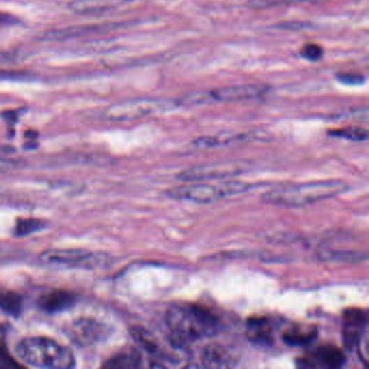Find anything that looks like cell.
Instances as JSON below:
<instances>
[{"label": "cell", "instance_id": "cell-1", "mask_svg": "<svg viewBox=\"0 0 369 369\" xmlns=\"http://www.w3.org/2000/svg\"><path fill=\"white\" fill-rule=\"evenodd\" d=\"M166 325L170 345L186 350L194 343L211 338L223 329L219 316L198 304H178L167 312Z\"/></svg>", "mask_w": 369, "mask_h": 369}, {"label": "cell", "instance_id": "cell-2", "mask_svg": "<svg viewBox=\"0 0 369 369\" xmlns=\"http://www.w3.org/2000/svg\"><path fill=\"white\" fill-rule=\"evenodd\" d=\"M350 186L341 180L307 182L276 188L261 196L263 203L280 207L298 208L319 203L345 193Z\"/></svg>", "mask_w": 369, "mask_h": 369}, {"label": "cell", "instance_id": "cell-3", "mask_svg": "<svg viewBox=\"0 0 369 369\" xmlns=\"http://www.w3.org/2000/svg\"><path fill=\"white\" fill-rule=\"evenodd\" d=\"M20 359L38 368L68 369L75 366V356L66 345L47 337H29L15 347Z\"/></svg>", "mask_w": 369, "mask_h": 369}, {"label": "cell", "instance_id": "cell-4", "mask_svg": "<svg viewBox=\"0 0 369 369\" xmlns=\"http://www.w3.org/2000/svg\"><path fill=\"white\" fill-rule=\"evenodd\" d=\"M250 188V184L243 182L231 181L215 184L198 182L191 186L172 188L167 192V195L176 200L197 204H211L229 196L245 193Z\"/></svg>", "mask_w": 369, "mask_h": 369}, {"label": "cell", "instance_id": "cell-5", "mask_svg": "<svg viewBox=\"0 0 369 369\" xmlns=\"http://www.w3.org/2000/svg\"><path fill=\"white\" fill-rule=\"evenodd\" d=\"M172 100L137 99L114 104L104 112V119L110 121H129L146 116L170 111L178 107Z\"/></svg>", "mask_w": 369, "mask_h": 369}, {"label": "cell", "instance_id": "cell-6", "mask_svg": "<svg viewBox=\"0 0 369 369\" xmlns=\"http://www.w3.org/2000/svg\"><path fill=\"white\" fill-rule=\"evenodd\" d=\"M41 260L48 264L68 266V268H103L110 263V257L103 253H91L84 249H50L41 255Z\"/></svg>", "mask_w": 369, "mask_h": 369}, {"label": "cell", "instance_id": "cell-7", "mask_svg": "<svg viewBox=\"0 0 369 369\" xmlns=\"http://www.w3.org/2000/svg\"><path fill=\"white\" fill-rule=\"evenodd\" d=\"M264 87L257 85L233 86L209 92H194L181 100L182 104H203L209 102H239L256 99L264 93Z\"/></svg>", "mask_w": 369, "mask_h": 369}, {"label": "cell", "instance_id": "cell-8", "mask_svg": "<svg viewBox=\"0 0 369 369\" xmlns=\"http://www.w3.org/2000/svg\"><path fill=\"white\" fill-rule=\"evenodd\" d=\"M249 167L241 163H219L202 165L183 170L178 174L179 180L184 182H205L221 179L233 178L245 174Z\"/></svg>", "mask_w": 369, "mask_h": 369}, {"label": "cell", "instance_id": "cell-9", "mask_svg": "<svg viewBox=\"0 0 369 369\" xmlns=\"http://www.w3.org/2000/svg\"><path fill=\"white\" fill-rule=\"evenodd\" d=\"M66 335L75 345L88 347L103 340L107 335V329L97 319L85 317L70 323L66 329Z\"/></svg>", "mask_w": 369, "mask_h": 369}, {"label": "cell", "instance_id": "cell-10", "mask_svg": "<svg viewBox=\"0 0 369 369\" xmlns=\"http://www.w3.org/2000/svg\"><path fill=\"white\" fill-rule=\"evenodd\" d=\"M368 316L361 309H349L343 314L342 340L347 349L359 347L363 341V333L366 329Z\"/></svg>", "mask_w": 369, "mask_h": 369}, {"label": "cell", "instance_id": "cell-11", "mask_svg": "<svg viewBox=\"0 0 369 369\" xmlns=\"http://www.w3.org/2000/svg\"><path fill=\"white\" fill-rule=\"evenodd\" d=\"M345 363V355L340 349L333 345H323L316 347L307 355L299 360V366L323 367V368H339L342 367Z\"/></svg>", "mask_w": 369, "mask_h": 369}, {"label": "cell", "instance_id": "cell-12", "mask_svg": "<svg viewBox=\"0 0 369 369\" xmlns=\"http://www.w3.org/2000/svg\"><path fill=\"white\" fill-rule=\"evenodd\" d=\"M121 23H103V24L86 25V27H70L64 29H51L44 33L43 39L48 41H61L66 39L77 38L88 34L103 33L119 29Z\"/></svg>", "mask_w": 369, "mask_h": 369}, {"label": "cell", "instance_id": "cell-13", "mask_svg": "<svg viewBox=\"0 0 369 369\" xmlns=\"http://www.w3.org/2000/svg\"><path fill=\"white\" fill-rule=\"evenodd\" d=\"M247 336L249 340L257 345H270L274 342L276 324L274 319L266 316L251 317L247 321Z\"/></svg>", "mask_w": 369, "mask_h": 369}, {"label": "cell", "instance_id": "cell-14", "mask_svg": "<svg viewBox=\"0 0 369 369\" xmlns=\"http://www.w3.org/2000/svg\"><path fill=\"white\" fill-rule=\"evenodd\" d=\"M76 303V296L66 290H54L45 294L39 299V307L47 313H59L66 311Z\"/></svg>", "mask_w": 369, "mask_h": 369}, {"label": "cell", "instance_id": "cell-15", "mask_svg": "<svg viewBox=\"0 0 369 369\" xmlns=\"http://www.w3.org/2000/svg\"><path fill=\"white\" fill-rule=\"evenodd\" d=\"M127 0H73L70 11L77 15H101L123 5Z\"/></svg>", "mask_w": 369, "mask_h": 369}, {"label": "cell", "instance_id": "cell-16", "mask_svg": "<svg viewBox=\"0 0 369 369\" xmlns=\"http://www.w3.org/2000/svg\"><path fill=\"white\" fill-rule=\"evenodd\" d=\"M200 359L206 367H213V368L233 367L236 364L234 355L221 345H207L204 347Z\"/></svg>", "mask_w": 369, "mask_h": 369}, {"label": "cell", "instance_id": "cell-17", "mask_svg": "<svg viewBox=\"0 0 369 369\" xmlns=\"http://www.w3.org/2000/svg\"><path fill=\"white\" fill-rule=\"evenodd\" d=\"M317 337V329L309 326H290L283 333L282 339L292 347H304L313 342Z\"/></svg>", "mask_w": 369, "mask_h": 369}, {"label": "cell", "instance_id": "cell-18", "mask_svg": "<svg viewBox=\"0 0 369 369\" xmlns=\"http://www.w3.org/2000/svg\"><path fill=\"white\" fill-rule=\"evenodd\" d=\"M142 365V356L137 350L127 351L112 357L104 367L107 368H138Z\"/></svg>", "mask_w": 369, "mask_h": 369}, {"label": "cell", "instance_id": "cell-19", "mask_svg": "<svg viewBox=\"0 0 369 369\" xmlns=\"http://www.w3.org/2000/svg\"><path fill=\"white\" fill-rule=\"evenodd\" d=\"M0 309L9 315L17 317L23 311V299L15 292H0Z\"/></svg>", "mask_w": 369, "mask_h": 369}, {"label": "cell", "instance_id": "cell-20", "mask_svg": "<svg viewBox=\"0 0 369 369\" xmlns=\"http://www.w3.org/2000/svg\"><path fill=\"white\" fill-rule=\"evenodd\" d=\"M133 337L141 347L151 354L160 355V345H157L156 341L153 338V336L150 333L142 329H133Z\"/></svg>", "mask_w": 369, "mask_h": 369}, {"label": "cell", "instance_id": "cell-21", "mask_svg": "<svg viewBox=\"0 0 369 369\" xmlns=\"http://www.w3.org/2000/svg\"><path fill=\"white\" fill-rule=\"evenodd\" d=\"M331 137L347 139L351 141H365L368 139V131L362 127H347V128L335 129L329 131Z\"/></svg>", "mask_w": 369, "mask_h": 369}, {"label": "cell", "instance_id": "cell-22", "mask_svg": "<svg viewBox=\"0 0 369 369\" xmlns=\"http://www.w3.org/2000/svg\"><path fill=\"white\" fill-rule=\"evenodd\" d=\"M44 221H41V220L31 219V218L19 219L15 227V234L17 237L27 236V235L31 234V233L44 229Z\"/></svg>", "mask_w": 369, "mask_h": 369}, {"label": "cell", "instance_id": "cell-23", "mask_svg": "<svg viewBox=\"0 0 369 369\" xmlns=\"http://www.w3.org/2000/svg\"><path fill=\"white\" fill-rule=\"evenodd\" d=\"M308 0H249V6L255 9H264L273 6L285 5V3H304Z\"/></svg>", "mask_w": 369, "mask_h": 369}, {"label": "cell", "instance_id": "cell-24", "mask_svg": "<svg viewBox=\"0 0 369 369\" xmlns=\"http://www.w3.org/2000/svg\"><path fill=\"white\" fill-rule=\"evenodd\" d=\"M302 57L310 61H317L323 56V49L315 44H308L301 50Z\"/></svg>", "mask_w": 369, "mask_h": 369}, {"label": "cell", "instance_id": "cell-25", "mask_svg": "<svg viewBox=\"0 0 369 369\" xmlns=\"http://www.w3.org/2000/svg\"><path fill=\"white\" fill-rule=\"evenodd\" d=\"M17 367L19 364L13 360L5 347L0 345V369H13Z\"/></svg>", "mask_w": 369, "mask_h": 369}, {"label": "cell", "instance_id": "cell-26", "mask_svg": "<svg viewBox=\"0 0 369 369\" xmlns=\"http://www.w3.org/2000/svg\"><path fill=\"white\" fill-rule=\"evenodd\" d=\"M337 80L345 85L353 86L361 85L365 82L363 76L354 75V74H340V75H337Z\"/></svg>", "mask_w": 369, "mask_h": 369}]
</instances>
